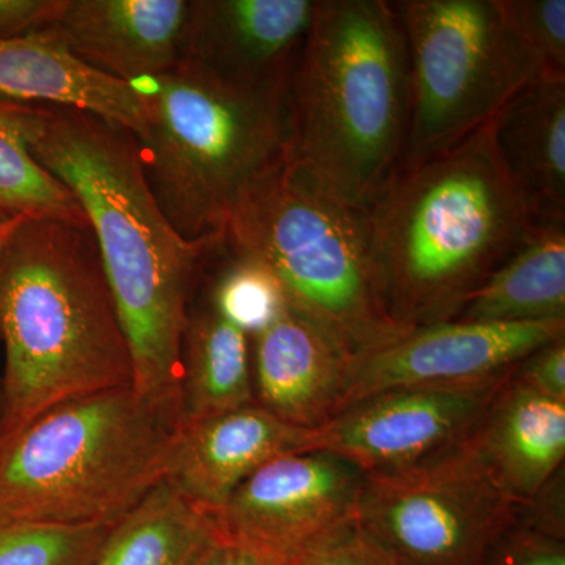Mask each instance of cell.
I'll return each mask as SVG.
<instances>
[{
    "instance_id": "1",
    "label": "cell",
    "mask_w": 565,
    "mask_h": 565,
    "mask_svg": "<svg viewBox=\"0 0 565 565\" xmlns=\"http://www.w3.org/2000/svg\"><path fill=\"white\" fill-rule=\"evenodd\" d=\"M31 152L87 215L131 349L134 390L180 426L193 286L223 248L188 243L174 232L148 188L128 129L88 111L47 106Z\"/></svg>"
},
{
    "instance_id": "2",
    "label": "cell",
    "mask_w": 565,
    "mask_h": 565,
    "mask_svg": "<svg viewBox=\"0 0 565 565\" xmlns=\"http://www.w3.org/2000/svg\"><path fill=\"white\" fill-rule=\"evenodd\" d=\"M366 217L386 307L407 332L455 321L534 226L492 122L448 150L401 163Z\"/></svg>"
},
{
    "instance_id": "3",
    "label": "cell",
    "mask_w": 565,
    "mask_h": 565,
    "mask_svg": "<svg viewBox=\"0 0 565 565\" xmlns=\"http://www.w3.org/2000/svg\"><path fill=\"white\" fill-rule=\"evenodd\" d=\"M0 448L70 401L134 385L92 228L25 218L0 247Z\"/></svg>"
},
{
    "instance_id": "4",
    "label": "cell",
    "mask_w": 565,
    "mask_h": 565,
    "mask_svg": "<svg viewBox=\"0 0 565 565\" xmlns=\"http://www.w3.org/2000/svg\"><path fill=\"white\" fill-rule=\"evenodd\" d=\"M286 163L366 210L404 161L411 73L386 0H316L286 88Z\"/></svg>"
},
{
    "instance_id": "5",
    "label": "cell",
    "mask_w": 565,
    "mask_h": 565,
    "mask_svg": "<svg viewBox=\"0 0 565 565\" xmlns=\"http://www.w3.org/2000/svg\"><path fill=\"white\" fill-rule=\"evenodd\" d=\"M286 88L241 87L185 61L147 85L141 169L182 239L223 248L234 211L286 162Z\"/></svg>"
},
{
    "instance_id": "6",
    "label": "cell",
    "mask_w": 565,
    "mask_h": 565,
    "mask_svg": "<svg viewBox=\"0 0 565 565\" xmlns=\"http://www.w3.org/2000/svg\"><path fill=\"white\" fill-rule=\"evenodd\" d=\"M174 430L134 386L57 405L0 448V512L117 525L166 481Z\"/></svg>"
},
{
    "instance_id": "7",
    "label": "cell",
    "mask_w": 565,
    "mask_h": 565,
    "mask_svg": "<svg viewBox=\"0 0 565 565\" xmlns=\"http://www.w3.org/2000/svg\"><path fill=\"white\" fill-rule=\"evenodd\" d=\"M223 250L264 264L297 311L360 356L399 340L371 250L366 210L282 163L234 211Z\"/></svg>"
},
{
    "instance_id": "8",
    "label": "cell",
    "mask_w": 565,
    "mask_h": 565,
    "mask_svg": "<svg viewBox=\"0 0 565 565\" xmlns=\"http://www.w3.org/2000/svg\"><path fill=\"white\" fill-rule=\"evenodd\" d=\"M393 3L411 73L403 163L448 150L486 128L545 70L509 28L498 0Z\"/></svg>"
},
{
    "instance_id": "9",
    "label": "cell",
    "mask_w": 565,
    "mask_h": 565,
    "mask_svg": "<svg viewBox=\"0 0 565 565\" xmlns=\"http://www.w3.org/2000/svg\"><path fill=\"white\" fill-rule=\"evenodd\" d=\"M519 514L468 438L426 462L364 475L356 525L401 565H487Z\"/></svg>"
},
{
    "instance_id": "10",
    "label": "cell",
    "mask_w": 565,
    "mask_h": 565,
    "mask_svg": "<svg viewBox=\"0 0 565 565\" xmlns=\"http://www.w3.org/2000/svg\"><path fill=\"white\" fill-rule=\"evenodd\" d=\"M364 475L330 452H292L256 470L211 514L222 542L297 565L356 525Z\"/></svg>"
},
{
    "instance_id": "11",
    "label": "cell",
    "mask_w": 565,
    "mask_h": 565,
    "mask_svg": "<svg viewBox=\"0 0 565 565\" xmlns=\"http://www.w3.org/2000/svg\"><path fill=\"white\" fill-rule=\"evenodd\" d=\"M508 379L486 385L370 394L315 429L310 451L341 457L363 475L426 462L470 438Z\"/></svg>"
},
{
    "instance_id": "12",
    "label": "cell",
    "mask_w": 565,
    "mask_h": 565,
    "mask_svg": "<svg viewBox=\"0 0 565 565\" xmlns=\"http://www.w3.org/2000/svg\"><path fill=\"white\" fill-rule=\"evenodd\" d=\"M564 334L565 321L455 319L412 330L384 348L356 356L341 411L385 390L456 388L504 381L527 353Z\"/></svg>"
},
{
    "instance_id": "13",
    "label": "cell",
    "mask_w": 565,
    "mask_h": 565,
    "mask_svg": "<svg viewBox=\"0 0 565 565\" xmlns=\"http://www.w3.org/2000/svg\"><path fill=\"white\" fill-rule=\"evenodd\" d=\"M316 0H188L181 61L241 87L282 90Z\"/></svg>"
},
{
    "instance_id": "14",
    "label": "cell",
    "mask_w": 565,
    "mask_h": 565,
    "mask_svg": "<svg viewBox=\"0 0 565 565\" xmlns=\"http://www.w3.org/2000/svg\"><path fill=\"white\" fill-rule=\"evenodd\" d=\"M353 362L332 333L288 305L252 337L255 403L294 427L318 429L343 407Z\"/></svg>"
},
{
    "instance_id": "15",
    "label": "cell",
    "mask_w": 565,
    "mask_h": 565,
    "mask_svg": "<svg viewBox=\"0 0 565 565\" xmlns=\"http://www.w3.org/2000/svg\"><path fill=\"white\" fill-rule=\"evenodd\" d=\"M300 429L253 403L196 422L173 435L166 481L196 508L215 514L234 490L277 457L310 451Z\"/></svg>"
},
{
    "instance_id": "16",
    "label": "cell",
    "mask_w": 565,
    "mask_h": 565,
    "mask_svg": "<svg viewBox=\"0 0 565 565\" xmlns=\"http://www.w3.org/2000/svg\"><path fill=\"white\" fill-rule=\"evenodd\" d=\"M188 0H61L47 31L85 65L137 85L181 61Z\"/></svg>"
},
{
    "instance_id": "17",
    "label": "cell",
    "mask_w": 565,
    "mask_h": 565,
    "mask_svg": "<svg viewBox=\"0 0 565 565\" xmlns=\"http://www.w3.org/2000/svg\"><path fill=\"white\" fill-rule=\"evenodd\" d=\"M0 96L88 111L136 137L147 128V88L85 65L46 28L0 40Z\"/></svg>"
},
{
    "instance_id": "18",
    "label": "cell",
    "mask_w": 565,
    "mask_h": 565,
    "mask_svg": "<svg viewBox=\"0 0 565 565\" xmlns=\"http://www.w3.org/2000/svg\"><path fill=\"white\" fill-rule=\"evenodd\" d=\"M489 473L515 503L526 504L565 459V401L516 384L501 385L470 435Z\"/></svg>"
},
{
    "instance_id": "19",
    "label": "cell",
    "mask_w": 565,
    "mask_h": 565,
    "mask_svg": "<svg viewBox=\"0 0 565 565\" xmlns=\"http://www.w3.org/2000/svg\"><path fill=\"white\" fill-rule=\"evenodd\" d=\"M492 128L501 161L534 223L565 222V73L542 71Z\"/></svg>"
},
{
    "instance_id": "20",
    "label": "cell",
    "mask_w": 565,
    "mask_h": 565,
    "mask_svg": "<svg viewBox=\"0 0 565 565\" xmlns=\"http://www.w3.org/2000/svg\"><path fill=\"white\" fill-rule=\"evenodd\" d=\"M457 321H565V222L534 223L525 243L465 302Z\"/></svg>"
},
{
    "instance_id": "21",
    "label": "cell",
    "mask_w": 565,
    "mask_h": 565,
    "mask_svg": "<svg viewBox=\"0 0 565 565\" xmlns=\"http://www.w3.org/2000/svg\"><path fill=\"white\" fill-rule=\"evenodd\" d=\"M218 544L212 515L163 481L111 527L92 565H199Z\"/></svg>"
},
{
    "instance_id": "22",
    "label": "cell",
    "mask_w": 565,
    "mask_h": 565,
    "mask_svg": "<svg viewBox=\"0 0 565 565\" xmlns=\"http://www.w3.org/2000/svg\"><path fill=\"white\" fill-rule=\"evenodd\" d=\"M253 403L252 338L206 302L191 311L182 341L180 424Z\"/></svg>"
},
{
    "instance_id": "23",
    "label": "cell",
    "mask_w": 565,
    "mask_h": 565,
    "mask_svg": "<svg viewBox=\"0 0 565 565\" xmlns=\"http://www.w3.org/2000/svg\"><path fill=\"white\" fill-rule=\"evenodd\" d=\"M46 111V104L0 96V225L17 218H50L90 228L74 193L32 156L31 145Z\"/></svg>"
},
{
    "instance_id": "24",
    "label": "cell",
    "mask_w": 565,
    "mask_h": 565,
    "mask_svg": "<svg viewBox=\"0 0 565 565\" xmlns=\"http://www.w3.org/2000/svg\"><path fill=\"white\" fill-rule=\"evenodd\" d=\"M225 262L212 281L207 303L222 318L255 337L288 307L280 281L264 264L223 250Z\"/></svg>"
},
{
    "instance_id": "25",
    "label": "cell",
    "mask_w": 565,
    "mask_h": 565,
    "mask_svg": "<svg viewBox=\"0 0 565 565\" xmlns=\"http://www.w3.org/2000/svg\"><path fill=\"white\" fill-rule=\"evenodd\" d=\"M114 526L50 525L0 512V565H92Z\"/></svg>"
},
{
    "instance_id": "26",
    "label": "cell",
    "mask_w": 565,
    "mask_h": 565,
    "mask_svg": "<svg viewBox=\"0 0 565 565\" xmlns=\"http://www.w3.org/2000/svg\"><path fill=\"white\" fill-rule=\"evenodd\" d=\"M509 28L545 70L565 73L564 0H498Z\"/></svg>"
},
{
    "instance_id": "27",
    "label": "cell",
    "mask_w": 565,
    "mask_h": 565,
    "mask_svg": "<svg viewBox=\"0 0 565 565\" xmlns=\"http://www.w3.org/2000/svg\"><path fill=\"white\" fill-rule=\"evenodd\" d=\"M511 377L535 393L565 401V334L527 353Z\"/></svg>"
},
{
    "instance_id": "28",
    "label": "cell",
    "mask_w": 565,
    "mask_h": 565,
    "mask_svg": "<svg viewBox=\"0 0 565 565\" xmlns=\"http://www.w3.org/2000/svg\"><path fill=\"white\" fill-rule=\"evenodd\" d=\"M487 565H565V542L516 525L504 535Z\"/></svg>"
},
{
    "instance_id": "29",
    "label": "cell",
    "mask_w": 565,
    "mask_h": 565,
    "mask_svg": "<svg viewBox=\"0 0 565 565\" xmlns=\"http://www.w3.org/2000/svg\"><path fill=\"white\" fill-rule=\"evenodd\" d=\"M297 565H401L388 552L355 525L330 544L316 550Z\"/></svg>"
},
{
    "instance_id": "30",
    "label": "cell",
    "mask_w": 565,
    "mask_h": 565,
    "mask_svg": "<svg viewBox=\"0 0 565 565\" xmlns=\"http://www.w3.org/2000/svg\"><path fill=\"white\" fill-rule=\"evenodd\" d=\"M564 468L520 505L519 525L565 542Z\"/></svg>"
},
{
    "instance_id": "31",
    "label": "cell",
    "mask_w": 565,
    "mask_h": 565,
    "mask_svg": "<svg viewBox=\"0 0 565 565\" xmlns=\"http://www.w3.org/2000/svg\"><path fill=\"white\" fill-rule=\"evenodd\" d=\"M61 0H0V40L21 39L50 24Z\"/></svg>"
},
{
    "instance_id": "32",
    "label": "cell",
    "mask_w": 565,
    "mask_h": 565,
    "mask_svg": "<svg viewBox=\"0 0 565 565\" xmlns=\"http://www.w3.org/2000/svg\"><path fill=\"white\" fill-rule=\"evenodd\" d=\"M199 565H273L243 546L218 544Z\"/></svg>"
},
{
    "instance_id": "33",
    "label": "cell",
    "mask_w": 565,
    "mask_h": 565,
    "mask_svg": "<svg viewBox=\"0 0 565 565\" xmlns=\"http://www.w3.org/2000/svg\"><path fill=\"white\" fill-rule=\"evenodd\" d=\"M24 221L25 218H17V221L2 223V225H0V247H2V245L7 243V239H9L11 234L14 233V230H17L18 226H20L21 223Z\"/></svg>"
}]
</instances>
